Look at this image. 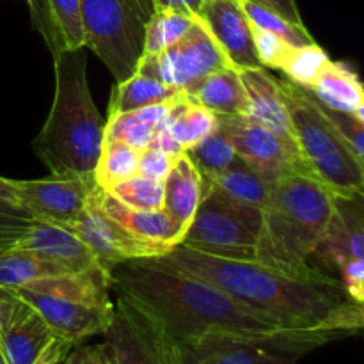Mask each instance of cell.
<instances>
[{
	"mask_svg": "<svg viewBox=\"0 0 364 364\" xmlns=\"http://www.w3.org/2000/svg\"><path fill=\"white\" fill-rule=\"evenodd\" d=\"M38 311L13 291L0 294V347L9 364H36L55 341Z\"/></svg>",
	"mask_w": 364,
	"mask_h": 364,
	"instance_id": "obj_14",
	"label": "cell"
},
{
	"mask_svg": "<svg viewBox=\"0 0 364 364\" xmlns=\"http://www.w3.org/2000/svg\"><path fill=\"white\" fill-rule=\"evenodd\" d=\"M326 333L348 336L364 329V302L347 301L326 320L322 327Z\"/></svg>",
	"mask_w": 364,
	"mask_h": 364,
	"instance_id": "obj_37",
	"label": "cell"
},
{
	"mask_svg": "<svg viewBox=\"0 0 364 364\" xmlns=\"http://www.w3.org/2000/svg\"><path fill=\"white\" fill-rule=\"evenodd\" d=\"M0 364H9V363H7L6 355H4V350H2V347H0Z\"/></svg>",
	"mask_w": 364,
	"mask_h": 364,
	"instance_id": "obj_48",
	"label": "cell"
},
{
	"mask_svg": "<svg viewBox=\"0 0 364 364\" xmlns=\"http://www.w3.org/2000/svg\"><path fill=\"white\" fill-rule=\"evenodd\" d=\"M187 155L196 164L203 176H212L230 167L238 159L237 149L226 134L217 127L201 142L187 149Z\"/></svg>",
	"mask_w": 364,
	"mask_h": 364,
	"instance_id": "obj_33",
	"label": "cell"
},
{
	"mask_svg": "<svg viewBox=\"0 0 364 364\" xmlns=\"http://www.w3.org/2000/svg\"><path fill=\"white\" fill-rule=\"evenodd\" d=\"M203 2L205 0H153L155 7H159V9L181 11V13L192 14V16H198Z\"/></svg>",
	"mask_w": 364,
	"mask_h": 364,
	"instance_id": "obj_46",
	"label": "cell"
},
{
	"mask_svg": "<svg viewBox=\"0 0 364 364\" xmlns=\"http://www.w3.org/2000/svg\"><path fill=\"white\" fill-rule=\"evenodd\" d=\"M31 20L52 57L85 48L78 0H36V6L31 9Z\"/></svg>",
	"mask_w": 364,
	"mask_h": 364,
	"instance_id": "obj_20",
	"label": "cell"
},
{
	"mask_svg": "<svg viewBox=\"0 0 364 364\" xmlns=\"http://www.w3.org/2000/svg\"><path fill=\"white\" fill-rule=\"evenodd\" d=\"M309 92L323 107L345 114H352L364 103V84L359 75L348 64L336 60H329Z\"/></svg>",
	"mask_w": 364,
	"mask_h": 364,
	"instance_id": "obj_24",
	"label": "cell"
},
{
	"mask_svg": "<svg viewBox=\"0 0 364 364\" xmlns=\"http://www.w3.org/2000/svg\"><path fill=\"white\" fill-rule=\"evenodd\" d=\"M0 294H2V290H0Z\"/></svg>",
	"mask_w": 364,
	"mask_h": 364,
	"instance_id": "obj_50",
	"label": "cell"
},
{
	"mask_svg": "<svg viewBox=\"0 0 364 364\" xmlns=\"http://www.w3.org/2000/svg\"><path fill=\"white\" fill-rule=\"evenodd\" d=\"M329 60L331 57L316 41L311 45L291 46L283 66H281V71L287 75L288 80L309 91L313 84L318 80L323 68L329 64Z\"/></svg>",
	"mask_w": 364,
	"mask_h": 364,
	"instance_id": "obj_32",
	"label": "cell"
},
{
	"mask_svg": "<svg viewBox=\"0 0 364 364\" xmlns=\"http://www.w3.org/2000/svg\"><path fill=\"white\" fill-rule=\"evenodd\" d=\"M251 2L262 4V6L276 11V13H279L281 16H284L287 20H290L291 23L304 25L302 23L301 13H299V7H297V4H295V0H251Z\"/></svg>",
	"mask_w": 364,
	"mask_h": 364,
	"instance_id": "obj_44",
	"label": "cell"
},
{
	"mask_svg": "<svg viewBox=\"0 0 364 364\" xmlns=\"http://www.w3.org/2000/svg\"><path fill=\"white\" fill-rule=\"evenodd\" d=\"M82 50L53 55V102L34 139V151L57 176H95L105 142V121L89 91Z\"/></svg>",
	"mask_w": 364,
	"mask_h": 364,
	"instance_id": "obj_3",
	"label": "cell"
},
{
	"mask_svg": "<svg viewBox=\"0 0 364 364\" xmlns=\"http://www.w3.org/2000/svg\"><path fill=\"white\" fill-rule=\"evenodd\" d=\"M334 196L309 174H290L270 185L256 259L287 270L308 267V259L329 231Z\"/></svg>",
	"mask_w": 364,
	"mask_h": 364,
	"instance_id": "obj_4",
	"label": "cell"
},
{
	"mask_svg": "<svg viewBox=\"0 0 364 364\" xmlns=\"http://www.w3.org/2000/svg\"><path fill=\"white\" fill-rule=\"evenodd\" d=\"M323 110H326L327 116L331 117V121L340 128V132L345 135V139H347L348 144L352 146L355 155H358L359 159H361V162L364 164V123L355 119L352 114L338 112V110L327 109V107H323Z\"/></svg>",
	"mask_w": 364,
	"mask_h": 364,
	"instance_id": "obj_40",
	"label": "cell"
},
{
	"mask_svg": "<svg viewBox=\"0 0 364 364\" xmlns=\"http://www.w3.org/2000/svg\"><path fill=\"white\" fill-rule=\"evenodd\" d=\"M25 2H27V6H28V11H31L32 7L36 6V0H25Z\"/></svg>",
	"mask_w": 364,
	"mask_h": 364,
	"instance_id": "obj_49",
	"label": "cell"
},
{
	"mask_svg": "<svg viewBox=\"0 0 364 364\" xmlns=\"http://www.w3.org/2000/svg\"><path fill=\"white\" fill-rule=\"evenodd\" d=\"M183 364H297L299 355L259 341L210 336L180 343Z\"/></svg>",
	"mask_w": 364,
	"mask_h": 364,
	"instance_id": "obj_17",
	"label": "cell"
},
{
	"mask_svg": "<svg viewBox=\"0 0 364 364\" xmlns=\"http://www.w3.org/2000/svg\"><path fill=\"white\" fill-rule=\"evenodd\" d=\"M7 245L11 249L31 252L73 272L103 267L95 252L73 231L60 224L34 219L16 240Z\"/></svg>",
	"mask_w": 364,
	"mask_h": 364,
	"instance_id": "obj_16",
	"label": "cell"
},
{
	"mask_svg": "<svg viewBox=\"0 0 364 364\" xmlns=\"http://www.w3.org/2000/svg\"><path fill=\"white\" fill-rule=\"evenodd\" d=\"M240 4L252 27L262 28V31L283 39L290 46H304L315 43L313 36L309 34L304 25L291 23L290 20L281 16L276 11L262 6V4L251 2V0H240Z\"/></svg>",
	"mask_w": 364,
	"mask_h": 364,
	"instance_id": "obj_31",
	"label": "cell"
},
{
	"mask_svg": "<svg viewBox=\"0 0 364 364\" xmlns=\"http://www.w3.org/2000/svg\"><path fill=\"white\" fill-rule=\"evenodd\" d=\"M85 48L109 68L116 82L135 73L144 52L146 23L155 13L153 0H78Z\"/></svg>",
	"mask_w": 364,
	"mask_h": 364,
	"instance_id": "obj_6",
	"label": "cell"
},
{
	"mask_svg": "<svg viewBox=\"0 0 364 364\" xmlns=\"http://www.w3.org/2000/svg\"><path fill=\"white\" fill-rule=\"evenodd\" d=\"M219 128L233 142L237 155L269 183L290 174H309L301 155L274 132L245 114L217 116Z\"/></svg>",
	"mask_w": 364,
	"mask_h": 364,
	"instance_id": "obj_10",
	"label": "cell"
},
{
	"mask_svg": "<svg viewBox=\"0 0 364 364\" xmlns=\"http://www.w3.org/2000/svg\"><path fill=\"white\" fill-rule=\"evenodd\" d=\"M313 256L329 263L338 256L364 262V194L334 196V215L329 231Z\"/></svg>",
	"mask_w": 364,
	"mask_h": 364,
	"instance_id": "obj_21",
	"label": "cell"
},
{
	"mask_svg": "<svg viewBox=\"0 0 364 364\" xmlns=\"http://www.w3.org/2000/svg\"><path fill=\"white\" fill-rule=\"evenodd\" d=\"M141 149L128 146L124 142H103L102 155L96 166V183L105 191H110L121 181L130 180L139 174Z\"/></svg>",
	"mask_w": 364,
	"mask_h": 364,
	"instance_id": "obj_29",
	"label": "cell"
},
{
	"mask_svg": "<svg viewBox=\"0 0 364 364\" xmlns=\"http://www.w3.org/2000/svg\"><path fill=\"white\" fill-rule=\"evenodd\" d=\"M68 364H116L114 354L105 341L96 345H75L68 355Z\"/></svg>",
	"mask_w": 364,
	"mask_h": 364,
	"instance_id": "obj_41",
	"label": "cell"
},
{
	"mask_svg": "<svg viewBox=\"0 0 364 364\" xmlns=\"http://www.w3.org/2000/svg\"><path fill=\"white\" fill-rule=\"evenodd\" d=\"M352 116H354L358 121H361V123H364V103L359 107V109H355L354 112H352Z\"/></svg>",
	"mask_w": 364,
	"mask_h": 364,
	"instance_id": "obj_47",
	"label": "cell"
},
{
	"mask_svg": "<svg viewBox=\"0 0 364 364\" xmlns=\"http://www.w3.org/2000/svg\"><path fill=\"white\" fill-rule=\"evenodd\" d=\"M63 272H73L64 267L31 255V252L0 245V290L9 291L23 288L43 277L57 276Z\"/></svg>",
	"mask_w": 364,
	"mask_h": 364,
	"instance_id": "obj_26",
	"label": "cell"
},
{
	"mask_svg": "<svg viewBox=\"0 0 364 364\" xmlns=\"http://www.w3.org/2000/svg\"><path fill=\"white\" fill-rule=\"evenodd\" d=\"M100 201H102L103 210L128 235L144 244L162 249L164 255H167L174 245L181 244L183 240V231L167 217L164 210L132 208L102 187H100Z\"/></svg>",
	"mask_w": 364,
	"mask_h": 364,
	"instance_id": "obj_19",
	"label": "cell"
},
{
	"mask_svg": "<svg viewBox=\"0 0 364 364\" xmlns=\"http://www.w3.org/2000/svg\"><path fill=\"white\" fill-rule=\"evenodd\" d=\"M203 178L212 185H215L217 188H220L224 194L237 199V201L258 206L262 210L269 201L270 185L272 183H269L265 178H262L256 171H252L240 156L220 173Z\"/></svg>",
	"mask_w": 364,
	"mask_h": 364,
	"instance_id": "obj_27",
	"label": "cell"
},
{
	"mask_svg": "<svg viewBox=\"0 0 364 364\" xmlns=\"http://www.w3.org/2000/svg\"><path fill=\"white\" fill-rule=\"evenodd\" d=\"M27 301L41 315L55 338L78 345L92 336L105 334L114 316V304L102 306L68 295L16 288L9 290Z\"/></svg>",
	"mask_w": 364,
	"mask_h": 364,
	"instance_id": "obj_12",
	"label": "cell"
},
{
	"mask_svg": "<svg viewBox=\"0 0 364 364\" xmlns=\"http://www.w3.org/2000/svg\"><path fill=\"white\" fill-rule=\"evenodd\" d=\"M230 66L233 64L219 43L212 38L203 21L196 18L194 25L180 41L159 53L142 55L135 71L187 91L213 71Z\"/></svg>",
	"mask_w": 364,
	"mask_h": 364,
	"instance_id": "obj_9",
	"label": "cell"
},
{
	"mask_svg": "<svg viewBox=\"0 0 364 364\" xmlns=\"http://www.w3.org/2000/svg\"><path fill=\"white\" fill-rule=\"evenodd\" d=\"M0 208L16 210V212H25L20 205V198H18L16 187H14L13 180L0 176ZM27 213V212H25Z\"/></svg>",
	"mask_w": 364,
	"mask_h": 364,
	"instance_id": "obj_45",
	"label": "cell"
},
{
	"mask_svg": "<svg viewBox=\"0 0 364 364\" xmlns=\"http://www.w3.org/2000/svg\"><path fill=\"white\" fill-rule=\"evenodd\" d=\"M263 210L237 201L205 180L203 199L181 245L226 259H256Z\"/></svg>",
	"mask_w": 364,
	"mask_h": 364,
	"instance_id": "obj_7",
	"label": "cell"
},
{
	"mask_svg": "<svg viewBox=\"0 0 364 364\" xmlns=\"http://www.w3.org/2000/svg\"><path fill=\"white\" fill-rule=\"evenodd\" d=\"M112 196H116L124 205L137 210H162L164 208V180L135 174L130 180L121 181L114 188H110Z\"/></svg>",
	"mask_w": 364,
	"mask_h": 364,
	"instance_id": "obj_35",
	"label": "cell"
},
{
	"mask_svg": "<svg viewBox=\"0 0 364 364\" xmlns=\"http://www.w3.org/2000/svg\"><path fill=\"white\" fill-rule=\"evenodd\" d=\"M217 127H219V121H217L215 114L191 103L185 98V95L173 107L169 117L164 123V128L169 132L171 137L185 151L198 144V142H201L213 130H217Z\"/></svg>",
	"mask_w": 364,
	"mask_h": 364,
	"instance_id": "obj_28",
	"label": "cell"
},
{
	"mask_svg": "<svg viewBox=\"0 0 364 364\" xmlns=\"http://www.w3.org/2000/svg\"><path fill=\"white\" fill-rule=\"evenodd\" d=\"M174 156L169 153L162 151L159 146L149 144L144 149H141V160H139V174L144 176L156 178V180H166L169 174L171 167L174 164Z\"/></svg>",
	"mask_w": 364,
	"mask_h": 364,
	"instance_id": "obj_39",
	"label": "cell"
},
{
	"mask_svg": "<svg viewBox=\"0 0 364 364\" xmlns=\"http://www.w3.org/2000/svg\"><path fill=\"white\" fill-rule=\"evenodd\" d=\"M327 265L340 272V283L347 294L348 301L364 302V262L352 256H338Z\"/></svg>",
	"mask_w": 364,
	"mask_h": 364,
	"instance_id": "obj_36",
	"label": "cell"
},
{
	"mask_svg": "<svg viewBox=\"0 0 364 364\" xmlns=\"http://www.w3.org/2000/svg\"><path fill=\"white\" fill-rule=\"evenodd\" d=\"M301 159L336 194H364V164L331 121L322 103L304 87L279 80Z\"/></svg>",
	"mask_w": 364,
	"mask_h": 364,
	"instance_id": "obj_5",
	"label": "cell"
},
{
	"mask_svg": "<svg viewBox=\"0 0 364 364\" xmlns=\"http://www.w3.org/2000/svg\"><path fill=\"white\" fill-rule=\"evenodd\" d=\"M205 178L187 151L176 156L164 180V212L181 231L188 230L203 199Z\"/></svg>",
	"mask_w": 364,
	"mask_h": 364,
	"instance_id": "obj_22",
	"label": "cell"
},
{
	"mask_svg": "<svg viewBox=\"0 0 364 364\" xmlns=\"http://www.w3.org/2000/svg\"><path fill=\"white\" fill-rule=\"evenodd\" d=\"M238 73L244 82L245 95H247V114L245 116L252 117L259 124L269 128L299 153L290 114H288L287 103L281 95L279 80L267 73L263 66L244 68V70H238Z\"/></svg>",
	"mask_w": 364,
	"mask_h": 364,
	"instance_id": "obj_18",
	"label": "cell"
},
{
	"mask_svg": "<svg viewBox=\"0 0 364 364\" xmlns=\"http://www.w3.org/2000/svg\"><path fill=\"white\" fill-rule=\"evenodd\" d=\"M196 18L198 16L181 13V11L155 7V13L151 14L149 21L146 23L144 52H142V55L159 53L180 41L187 34L188 28L194 25Z\"/></svg>",
	"mask_w": 364,
	"mask_h": 364,
	"instance_id": "obj_30",
	"label": "cell"
},
{
	"mask_svg": "<svg viewBox=\"0 0 364 364\" xmlns=\"http://www.w3.org/2000/svg\"><path fill=\"white\" fill-rule=\"evenodd\" d=\"M180 96H183V91L180 89L171 87L156 78L135 71L132 77L117 82L114 87L112 98L109 102V116L132 112V110L144 109L156 103L173 102Z\"/></svg>",
	"mask_w": 364,
	"mask_h": 364,
	"instance_id": "obj_25",
	"label": "cell"
},
{
	"mask_svg": "<svg viewBox=\"0 0 364 364\" xmlns=\"http://www.w3.org/2000/svg\"><path fill=\"white\" fill-rule=\"evenodd\" d=\"M20 205L32 219L70 226L80 217L98 187L95 176H57L43 180H13Z\"/></svg>",
	"mask_w": 364,
	"mask_h": 364,
	"instance_id": "obj_11",
	"label": "cell"
},
{
	"mask_svg": "<svg viewBox=\"0 0 364 364\" xmlns=\"http://www.w3.org/2000/svg\"><path fill=\"white\" fill-rule=\"evenodd\" d=\"M159 128L146 119L141 110L116 114L105 121V142H124L137 149H144L151 144Z\"/></svg>",
	"mask_w": 364,
	"mask_h": 364,
	"instance_id": "obj_34",
	"label": "cell"
},
{
	"mask_svg": "<svg viewBox=\"0 0 364 364\" xmlns=\"http://www.w3.org/2000/svg\"><path fill=\"white\" fill-rule=\"evenodd\" d=\"M162 258L295 333H326V320L348 301L340 281L311 265L287 270L258 259L215 258L181 244Z\"/></svg>",
	"mask_w": 364,
	"mask_h": 364,
	"instance_id": "obj_2",
	"label": "cell"
},
{
	"mask_svg": "<svg viewBox=\"0 0 364 364\" xmlns=\"http://www.w3.org/2000/svg\"><path fill=\"white\" fill-rule=\"evenodd\" d=\"M198 18L219 43L233 68L262 66L256 55L252 25L242 9L240 0H205Z\"/></svg>",
	"mask_w": 364,
	"mask_h": 364,
	"instance_id": "obj_15",
	"label": "cell"
},
{
	"mask_svg": "<svg viewBox=\"0 0 364 364\" xmlns=\"http://www.w3.org/2000/svg\"><path fill=\"white\" fill-rule=\"evenodd\" d=\"M73 347L75 345L57 338V340L43 352V355L36 361V364H68V355H70Z\"/></svg>",
	"mask_w": 364,
	"mask_h": 364,
	"instance_id": "obj_43",
	"label": "cell"
},
{
	"mask_svg": "<svg viewBox=\"0 0 364 364\" xmlns=\"http://www.w3.org/2000/svg\"><path fill=\"white\" fill-rule=\"evenodd\" d=\"M114 294L144 309L178 343L210 336L269 343L297 354L340 338L331 333H295L235 301L215 284L176 269L164 258L127 259L110 267Z\"/></svg>",
	"mask_w": 364,
	"mask_h": 364,
	"instance_id": "obj_1",
	"label": "cell"
},
{
	"mask_svg": "<svg viewBox=\"0 0 364 364\" xmlns=\"http://www.w3.org/2000/svg\"><path fill=\"white\" fill-rule=\"evenodd\" d=\"M68 230L73 231L98 258V262L110 270L116 263L127 262V259H142V258H162V249L155 245L144 244L132 235H128L109 213L103 210L100 201V187L92 191L84 212Z\"/></svg>",
	"mask_w": 364,
	"mask_h": 364,
	"instance_id": "obj_13",
	"label": "cell"
},
{
	"mask_svg": "<svg viewBox=\"0 0 364 364\" xmlns=\"http://www.w3.org/2000/svg\"><path fill=\"white\" fill-rule=\"evenodd\" d=\"M252 39H255L256 55H258L259 64L263 68H272V70H281L284 59L291 46L284 43L283 39L262 31V28L252 27Z\"/></svg>",
	"mask_w": 364,
	"mask_h": 364,
	"instance_id": "obj_38",
	"label": "cell"
},
{
	"mask_svg": "<svg viewBox=\"0 0 364 364\" xmlns=\"http://www.w3.org/2000/svg\"><path fill=\"white\" fill-rule=\"evenodd\" d=\"M185 98L194 105L210 110L215 116L247 114V95L237 68H223L183 91Z\"/></svg>",
	"mask_w": 364,
	"mask_h": 364,
	"instance_id": "obj_23",
	"label": "cell"
},
{
	"mask_svg": "<svg viewBox=\"0 0 364 364\" xmlns=\"http://www.w3.org/2000/svg\"><path fill=\"white\" fill-rule=\"evenodd\" d=\"M116 364H183L180 343L149 313L116 294L114 316L103 334Z\"/></svg>",
	"mask_w": 364,
	"mask_h": 364,
	"instance_id": "obj_8",
	"label": "cell"
},
{
	"mask_svg": "<svg viewBox=\"0 0 364 364\" xmlns=\"http://www.w3.org/2000/svg\"><path fill=\"white\" fill-rule=\"evenodd\" d=\"M32 217L25 212L0 208V245L16 240L32 223Z\"/></svg>",
	"mask_w": 364,
	"mask_h": 364,
	"instance_id": "obj_42",
	"label": "cell"
}]
</instances>
